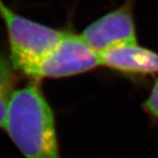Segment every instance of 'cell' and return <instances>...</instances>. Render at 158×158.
I'll list each match as a JSON object with an SVG mask.
<instances>
[{"label":"cell","instance_id":"cell-4","mask_svg":"<svg viewBox=\"0 0 158 158\" xmlns=\"http://www.w3.org/2000/svg\"><path fill=\"white\" fill-rule=\"evenodd\" d=\"M134 0H125L119 7L91 22L80 32L87 44L102 53L124 44L137 43Z\"/></svg>","mask_w":158,"mask_h":158},{"label":"cell","instance_id":"cell-7","mask_svg":"<svg viewBox=\"0 0 158 158\" xmlns=\"http://www.w3.org/2000/svg\"><path fill=\"white\" fill-rule=\"evenodd\" d=\"M142 108L153 121L158 122V77L151 87L147 99L142 104Z\"/></svg>","mask_w":158,"mask_h":158},{"label":"cell","instance_id":"cell-1","mask_svg":"<svg viewBox=\"0 0 158 158\" xmlns=\"http://www.w3.org/2000/svg\"><path fill=\"white\" fill-rule=\"evenodd\" d=\"M3 129L24 158H62L55 112L38 80L15 89Z\"/></svg>","mask_w":158,"mask_h":158},{"label":"cell","instance_id":"cell-2","mask_svg":"<svg viewBox=\"0 0 158 158\" xmlns=\"http://www.w3.org/2000/svg\"><path fill=\"white\" fill-rule=\"evenodd\" d=\"M0 17L6 28L12 64L27 77L65 32L18 14L3 0H0Z\"/></svg>","mask_w":158,"mask_h":158},{"label":"cell","instance_id":"cell-5","mask_svg":"<svg viewBox=\"0 0 158 158\" xmlns=\"http://www.w3.org/2000/svg\"><path fill=\"white\" fill-rule=\"evenodd\" d=\"M101 56L102 67L131 76L158 75V52L137 43L124 44Z\"/></svg>","mask_w":158,"mask_h":158},{"label":"cell","instance_id":"cell-6","mask_svg":"<svg viewBox=\"0 0 158 158\" xmlns=\"http://www.w3.org/2000/svg\"><path fill=\"white\" fill-rule=\"evenodd\" d=\"M18 74L9 53L0 52V128L4 127L9 102L17 89Z\"/></svg>","mask_w":158,"mask_h":158},{"label":"cell","instance_id":"cell-3","mask_svg":"<svg viewBox=\"0 0 158 158\" xmlns=\"http://www.w3.org/2000/svg\"><path fill=\"white\" fill-rule=\"evenodd\" d=\"M102 67L101 56L83 39L80 33L65 30L55 47L41 59L29 79H60L77 76Z\"/></svg>","mask_w":158,"mask_h":158}]
</instances>
